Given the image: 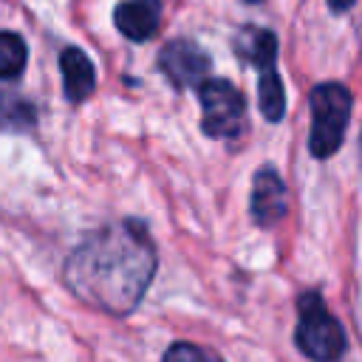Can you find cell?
<instances>
[{
    "label": "cell",
    "mask_w": 362,
    "mask_h": 362,
    "mask_svg": "<svg viewBox=\"0 0 362 362\" xmlns=\"http://www.w3.org/2000/svg\"><path fill=\"white\" fill-rule=\"evenodd\" d=\"M156 266L158 255L147 226L124 218L90 232L65 257L62 280L85 305L107 317H127L150 288Z\"/></svg>",
    "instance_id": "1"
},
{
    "label": "cell",
    "mask_w": 362,
    "mask_h": 362,
    "mask_svg": "<svg viewBox=\"0 0 362 362\" xmlns=\"http://www.w3.org/2000/svg\"><path fill=\"white\" fill-rule=\"evenodd\" d=\"M235 51L243 62L257 68V102L266 122H280L286 113V90L277 74V37L269 28H240L235 37Z\"/></svg>",
    "instance_id": "2"
},
{
    "label": "cell",
    "mask_w": 362,
    "mask_h": 362,
    "mask_svg": "<svg viewBox=\"0 0 362 362\" xmlns=\"http://www.w3.org/2000/svg\"><path fill=\"white\" fill-rule=\"evenodd\" d=\"M297 311H300V322L294 331L297 348L314 362H339L348 351V339L339 320L328 311L325 300L317 291H305L297 300Z\"/></svg>",
    "instance_id": "3"
},
{
    "label": "cell",
    "mask_w": 362,
    "mask_h": 362,
    "mask_svg": "<svg viewBox=\"0 0 362 362\" xmlns=\"http://www.w3.org/2000/svg\"><path fill=\"white\" fill-rule=\"evenodd\" d=\"M351 90L339 82H322L311 90V133H308V150L314 158H331L342 139L351 119Z\"/></svg>",
    "instance_id": "4"
},
{
    "label": "cell",
    "mask_w": 362,
    "mask_h": 362,
    "mask_svg": "<svg viewBox=\"0 0 362 362\" xmlns=\"http://www.w3.org/2000/svg\"><path fill=\"white\" fill-rule=\"evenodd\" d=\"M201 130L209 139H238L246 127V99L229 79H201Z\"/></svg>",
    "instance_id": "5"
},
{
    "label": "cell",
    "mask_w": 362,
    "mask_h": 362,
    "mask_svg": "<svg viewBox=\"0 0 362 362\" xmlns=\"http://www.w3.org/2000/svg\"><path fill=\"white\" fill-rule=\"evenodd\" d=\"M209 57L192 42V40H173L161 48L158 54V68L170 79L173 88H195L201 79H206L209 71Z\"/></svg>",
    "instance_id": "6"
},
{
    "label": "cell",
    "mask_w": 362,
    "mask_h": 362,
    "mask_svg": "<svg viewBox=\"0 0 362 362\" xmlns=\"http://www.w3.org/2000/svg\"><path fill=\"white\" fill-rule=\"evenodd\" d=\"M288 212V192L274 167H260L252 181V218L257 226L269 229Z\"/></svg>",
    "instance_id": "7"
},
{
    "label": "cell",
    "mask_w": 362,
    "mask_h": 362,
    "mask_svg": "<svg viewBox=\"0 0 362 362\" xmlns=\"http://www.w3.org/2000/svg\"><path fill=\"white\" fill-rule=\"evenodd\" d=\"M113 23L127 40L144 42L161 25V0H122L113 8Z\"/></svg>",
    "instance_id": "8"
},
{
    "label": "cell",
    "mask_w": 362,
    "mask_h": 362,
    "mask_svg": "<svg viewBox=\"0 0 362 362\" xmlns=\"http://www.w3.org/2000/svg\"><path fill=\"white\" fill-rule=\"evenodd\" d=\"M59 71H62V88H65V99L79 105L85 102L93 88H96V71L93 62L88 59V54L76 45L62 48L59 54Z\"/></svg>",
    "instance_id": "9"
},
{
    "label": "cell",
    "mask_w": 362,
    "mask_h": 362,
    "mask_svg": "<svg viewBox=\"0 0 362 362\" xmlns=\"http://www.w3.org/2000/svg\"><path fill=\"white\" fill-rule=\"evenodd\" d=\"M37 124V110L23 96L0 90V133H25Z\"/></svg>",
    "instance_id": "10"
},
{
    "label": "cell",
    "mask_w": 362,
    "mask_h": 362,
    "mask_svg": "<svg viewBox=\"0 0 362 362\" xmlns=\"http://www.w3.org/2000/svg\"><path fill=\"white\" fill-rule=\"evenodd\" d=\"M28 48L14 31H0V79H17L25 68Z\"/></svg>",
    "instance_id": "11"
},
{
    "label": "cell",
    "mask_w": 362,
    "mask_h": 362,
    "mask_svg": "<svg viewBox=\"0 0 362 362\" xmlns=\"http://www.w3.org/2000/svg\"><path fill=\"white\" fill-rule=\"evenodd\" d=\"M161 362H223V359L215 351L204 348V345H195V342H173L164 351V359Z\"/></svg>",
    "instance_id": "12"
},
{
    "label": "cell",
    "mask_w": 362,
    "mask_h": 362,
    "mask_svg": "<svg viewBox=\"0 0 362 362\" xmlns=\"http://www.w3.org/2000/svg\"><path fill=\"white\" fill-rule=\"evenodd\" d=\"M354 3H356V0H328V6H331L334 11H348Z\"/></svg>",
    "instance_id": "13"
},
{
    "label": "cell",
    "mask_w": 362,
    "mask_h": 362,
    "mask_svg": "<svg viewBox=\"0 0 362 362\" xmlns=\"http://www.w3.org/2000/svg\"><path fill=\"white\" fill-rule=\"evenodd\" d=\"M249 3H257V0H249Z\"/></svg>",
    "instance_id": "14"
}]
</instances>
